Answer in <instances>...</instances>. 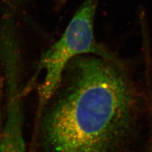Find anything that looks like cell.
Wrapping results in <instances>:
<instances>
[{
  "label": "cell",
  "instance_id": "cell-1",
  "mask_svg": "<svg viewBox=\"0 0 152 152\" xmlns=\"http://www.w3.org/2000/svg\"><path fill=\"white\" fill-rule=\"evenodd\" d=\"M122 61L77 55L41 112L46 152H117L144 100Z\"/></svg>",
  "mask_w": 152,
  "mask_h": 152
},
{
  "label": "cell",
  "instance_id": "cell-2",
  "mask_svg": "<svg viewBox=\"0 0 152 152\" xmlns=\"http://www.w3.org/2000/svg\"><path fill=\"white\" fill-rule=\"evenodd\" d=\"M98 0H85L69 23L61 38L42 55L38 71L44 73L38 87L40 111L59 86L68 64L77 55L93 54L108 59L117 58L95 39L94 23Z\"/></svg>",
  "mask_w": 152,
  "mask_h": 152
},
{
  "label": "cell",
  "instance_id": "cell-3",
  "mask_svg": "<svg viewBox=\"0 0 152 152\" xmlns=\"http://www.w3.org/2000/svg\"><path fill=\"white\" fill-rule=\"evenodd\" d=\"M22 126V112H6L5 122L0 137V152H26Z\"/></svg>",
  "mask_w": 152,
  "mask_h": 152
},
{
  "label": "cell",
  "instance_id": "cell-4",
  "mask_svg": "<svg viewBox=\"0 0 152 152\" xmlns=\"http://www.w3.org/2000/svg\"><path fill=\"white\" fill-rule=\"evenodd\" d=\"M149 106H150V111H151V126H152V131H151V144H150V152H152V92H149Z\"/></svg>",
  "mask_w": 152,
  "mask_h": 152
},
{
  "label": "cell",
  "instance_id": "cell-5",
  "mask_svg": "<svg viewBox=\"0 0 152 152\" xmlns=\"http://www.w3.org/2000/svg\"><path fill=\"white\" fill-rule=\"evenodd\" d=\"M15 106H18V105H15ZM7 107H14V106H7ZM18 107H21V106H18Z\"/></svg>",
  "mask_w": 152,
  "mask_h": 152
},
{
  "label": "cell",
  "instance_id": "cell-6",
  "mask_svg": "<svg viewBox=\"0 0 152 152\" xmlns=\"http://www.w3.org/2000/svg\"><path fill=\"white\" fill-rule=\"evenodd\" d=\"M62 1H66V0H62Z\"/></svg>",
  "mask_w": 152,
  "mask_h": 152
}]
</instances>
